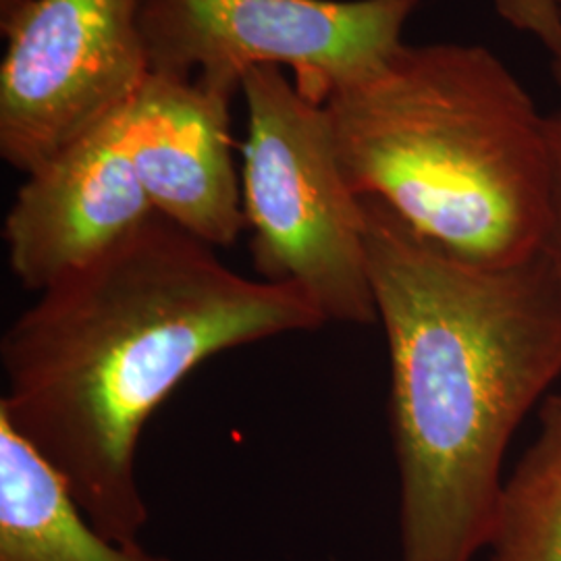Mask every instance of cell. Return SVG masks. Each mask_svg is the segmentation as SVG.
Here are the masks:
<instances>
[{
  "mask_svg": "<svg viewBox=\"0 0 561 561\" xmlns=\"http://www.w3.org/2000/svg\"><path fill=\"white\" fill-rule=\"evenodd\" d=\"M144 0H11L0 157L23 175L134 101L150 76Z\"/></svg>",
  "mask_w": 561,
  "mask_h": 561,
  "instance_id": "cell-6",
  "label": "cell"
},
{
  "mask_svg": "<svg viewBox=\"0 0 561 561\" xmlns=\"http://www.w3.org/2000/svg\"><path fill=\"white\" fill-rule=\"evenodd\" d=\"M389 352L401 561L486 551L510 443L561 377V275L541 250L510 268L456 261L362 198Z\"/></svg>",
  "mask_w": 561,
  "mask_h": 561,
  "instance_id": "cell-2",
  "label": "cell"
},
{
  "mask_svg": "<svg viewBox=\"0 0 561 561\" xmlns=\"http://www.w3.org/2000/svg\"><path fill=\"white\" fill-rule=\"evenodd\" d=\"M421 0H144L150 73L241 90L248 71L287 67L310 101L375 73Z\"/></svg>",
  "mask_w": 561,
  "mask_h": 561,
  "instance_id": "cell-5",
  "label": "cell"
},
{
  "mask_svg": "<svg viewBox=\"0 0 561 561\" xmlns=\"http://www.w3.org/2000/svg\"><path fill=\"white\" fill-rule=\"evenodd\" d=\"M486 561H561V393L539 408V431L505 477Z\"/></svg>",
  "mask_w": 561,
  "mask_h": 561,
  "instance_id": "cell-10",
  "label": "cell"
},
{
  "mask_svg": "<svg viewBox=\"0 0 561 561\" xmlns=\"http://www.w3.org/2000/svg\"><path fill=\"white\" fill-rule=\"evenodd\" d=\"M236 88L150 73L129 102V144L154 213L213 248L248 227L233 162Z\"/></svg>",
  "mask_w": 561,
  "mask_h": 561,
  "instance_id": "cell-8",
  "label": "cell"
},
{
  "mask_svg": "<svg viewBox=\"0 0 561 561\" xmlns=\"http://www.w3.org/2000/svg\"><path fill=\"white\" fill-rule=\"evenodd\" d=\"M547 131V148H549V171H551V187H549V227L542 250L556 264L561 275V108L545 117Z\"/></svg>",
  "mask_w": 561,
  "mask_h": 561,
  "instance_id": "cell-12",
  "label": "cell"
},
{
  "mask_svg": "<svg viewBox=\"0 0 561 561\" xmlns=\"http://www.w3.org/2000/svg\"><path fill=\"white\" fill-rule=\"evenodd\" d=\"M327 324L298 287L236 273L161 215L38 294L4 331L9 422L111 539L150 520L138 447L180 382L222 352Z\"/></svg>",
  "mask_w": 561,
  "mask_h": 561,
  "instance_id": "cell-1",
  "label": "cell"
},
{
  "mask_svg": "<svg viewBox=\"0 0 561 561\" xmlns=\"http://www.w3.org/2000/svg\"><path fill=\"white\" fill-rule=\"evenodd\" d=\"M341 169L358 198L385 204L456 261L510 268L549 227L545 117L482 44H401L324 101Z\"/></svg>",
  "mask_w": 561,
  "mask_h": 561,
  "instance_id": "cell-3",
  "label": "cell"
},
{
  "mask_svg": "<svg viewBox=\"0 0 561 561\" xmlns=\"http://www.w3.org/2000/svg\"><path fill=\"white\" fill-rule=\"evenodd\" d=\"M497 15L516 32L542 44L556 57L561 53V11L558 0H493Z\"/></svg>",
  "mask_w": 561,
  "mask_h": 561,
  "instance_id": "cell-11",
  "label": "cell"
},
{
  "mask_svg": "<svg viewBox=\"0 0 561 561\" xmlns=\"http://www.w3.org/2000/svg\"><path fill=\"white\" fill-rule=\"evenodd\" d=\"M129 144V104L27 173L7 213V261L42 294L154 217Z\"/></svg>",
  "mask_w": 561,
  "mask_h": 561,
  "instance_id": "cell-7",
  "label": "cell"
},
{
  "mask_svg": "<svg viewBox=\"0 0 561 561\" xmlns=\"http://www.w3.org/2000/svg\"><path fill=\"white\" fill-rule=\"evenodd\" d=\"M241 94V196L259 275L298 287L327 322L377 321L362 202L343 175L324 104L279 67L248 71Z\"/></svg>",
  "mask_w": 561,
  "mask_h": 561,
  "instance_id": "cell-4",
  "label": "cell"
},
{
  "mask_svg": "<svg viewBox=\"0 0 561 561\" xmlns=\"http://www.w3.org/2000/svg\"><path fill=\"white\" fill-rule=\"evenodd\" d=\"M558 7H560L561 11V0H558ZM551 73H553L556 83L561 88V53L556 55V57H551Z\"/></svg>",
  "mask_w": 561,
  "mask_h": 561,
  "instance_id": "cell-13",
  "label": "cell"
},
{
  "mask_svg": "<svg viewBox=\"0 0 561 561\" xmlns=\"http://www.w3.org/2000/svg\"><path fill=\"white\" fill-rule=\"evenodd\" d=\"M0 561L173 560L101 533L59 472L0 416Z\"/></svg>",
  "mask_w": 561,
  "mask_h": 561,
  "instance_id": "cell-9",
  "label": "cell"
}]
</instances>
